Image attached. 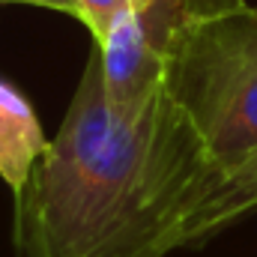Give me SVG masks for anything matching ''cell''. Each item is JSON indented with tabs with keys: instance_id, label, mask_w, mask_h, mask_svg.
I'll return each mask as SVG.
<instances>
[{
	"instance_id": "6da1fadb",
	"label": "cell",
	"mask_w": 257,
	"mask_h": 257,
	"mask_svg": "<svg viewBox=\"0 0 257 257\" xmlns=\"http://www.w3.org/2000/svg\"><path fill=\"white\" fill-rule=\"evenodd\" d=\"M209 183L168 87L114 108L93 48L57 135L15 192V257H168Z\"/></svg>"
},
{
	"instance_id": "7a4b0ae2",
	"label": "cell",
	"mask_w": 257,
	"mask_h": 257,
	"mask_svg": "<svg viewBox=\"0 0 257 257\" xmlns=\"http://www.w3.org/2000/svg\"><path fill=\"white\" fill-rule=\"evenodd\" d=\"M165 87L194 132L212 180L254 153L257 9L242 0L203 6L174 48Z\"/></svg>"
},
{
	"instance_id": "3957f363",
	"label": "cell",
	"mask_w": 257,
	"mask_h": 257,
	"mask_svg": "<svg viewBox=\"0 0 257 257\" xmlns=\"http://www.w3.org/2000/svg\"><path fill=\"white\" fill-rule=\"evenodd\" d=\"M209 3L212 0H135L132 12L99 48L105 96L114 108H138L165 84L180 36Z\"/></svg>"
},
{
	"instance_id": "277c9868",
	"label": "cell",
	"mask_w": 257,
	"mask_h": 257,
	"mask_svg": "<svg viewBox=\"0 0 257 257\" xmlns=\"http://www.w3.org/2000/svg\"><path fill=\"white\" fill-rule=\"evenodd\" d=\"M251 212H257V150L209 183V189L180 221L174 233V251L203 245L206 239Z\"/></svg>"
},
{
	"instance_id": "5b68a950",
	"label": "cell",
	"mask_w": 257,
	"mask_h": 257,
	"mask_svg": "<svg viewBox=\"0 0 257 257\" xmlns=\"http://www.w3.org/2000/svg\"><path fill=\"white\" fill-rule=\"evenodd\" d=\"M45 147L48 141L30 102L15 87L0 81V180L18 192Z\"/></svg>"
},
{
	"instance_id": "8992f818",
	"label": "cell",
	"mask_w": 257,
	"mask_h": 257,
	"mask_svg": "<svg viewBox=\"0 0 257 257\" xmlns=\"http://www.w3.org/2000/svg\"><path fill=\"white\" fill-rule=\"evenodd\" d=\"M75 6H78V21L93 36V45L102 48L114 33V27L132 12L135 0H75Z\"/></svg>"
},
{
	"instance_id": "52a82bcc",
	"label": "cell",
	"mask_w": 257,
	"mask_h": 257,
	"mask_svg": "<svg viewBox=\"0 0 257 257\" xmlns=\"http://www.w3.org/2000/svg\"><path fill=\"white\" fill-rule=\"evenodd\" d=\"M0 3H24V6H42V9H57V12H66V15L78 18V6H75V0H0Z\"/></svg>"
}]
</instances>
